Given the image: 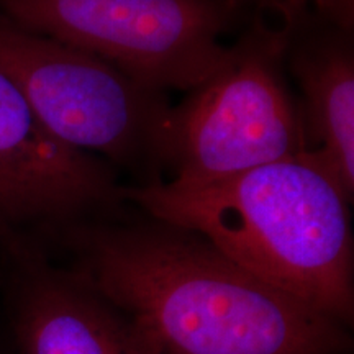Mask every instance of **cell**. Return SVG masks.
Instances as JSON below:
<instances>
[{
	"label": "cell",
	"instance_id": "obj_2",
	"mask_svg": "<svg viewBox=\"0 0 354 354\" xmlns=\"http://www.w3.org/2000/svg\"><path fill=\"white\" fill-rule=\"evenodd\" d=\"M120 196L201 234L274 289L353 325V201L317 153L212 183L128 184Z\"/></svg>",
	"mask_w": 354,
	"mask_h": 354
},
{
	"label": "cell",
	"instance_id": "obj_5",
	"mask_svg": "<svg viewBox=\"0 0 354 354\" xmlns=\"http://www.w3.org/2000/svg\"><path fill=\"white\" fill-rule=\"evenodd\" d=\"M30 32L99 56L154 91H192L232 56L220 0H0Z\"/></svg>",
	"mask_w": 354,
	"mask_h": 354
},
{
	"label": "cell",
	"instance_id": "obj_1",
	"mask_svg": "<svg viewBox=\"0 0 354 354\" xmlns=\"http://www.w3.org/2000/svg\"><path fill=\"white\" fill-rule=\"evenodd\" d=\"M46 251L130 318L154 354H348V326L274 289L201 234L131 203Z\"/></svg>",
	"mask_w": 354,
	"mask_h": 354
},
{
	"label": "cell",
	"instance_id": "obj_8",
	"mask_svg": "<svg viewBox=\"0 0 354 354\" xmlns=\"http://www.w3.org/2000/svg\"><path fill=\"white\" fill-rule=\"evenodd\" d=\"M286 30L284 66L299 87L310 151L354 197V30L312 15Z\"/></svg>",
	"mask_w": 354,
	"mask_h": 354
},
{
	"label": "cell",
	"instance_id": "obj_6",
	"mask_svg": "<svg viewBox=\"0 0 354 354\" xmlns=\"http://www.w3.org/2000/svg\"><path fill=\"white\" fill-rule=\"evenodd\" d=\"M118 171L56 138L0 73V228L48 241L125 205Z\"/></svg>",
	"mask_w": 354,
	"mask_h": 354
},
{
	"label": "cell",
	"instance_id": "obj_9",
	"mask_svg": "<svg viewBox=\"0 0 354 354\" xmlns=\"http://www.w3.org/2000/svg\"><path fill=\"white\" fill-rule=\"evenodd\" d=\"M234 20L268 21L276 19L277 26H290L317 15L343 28L354 30V0H220Z\"/></svg>",
	"mask_w": 354,
	"mask_h": 354
},
{
	"label": "cell",
	"instance_id": "obj_3",
	"mask_svg": "<svg viewBox=\"0 0 354 354\" xmlns=\"http://www.w3.org/2000/svg\"><path fill=\"white\" fill-rule=\"evenodd\" d=\"M284 48L282 26L248 21L227 63L171 107L162 138L167 180L212 183L310 151Z\"/></svg>",
	"mask_w": 354,
	"mask_h": 354
},
{
	"label": "cell",
	"instance_id": "obj_7",
	"mask_svg": "<svg viewBox=\"0 0 354 354\" xmlns=\"http://www.w3.org/2000/svg\"><path fill=\"white\" fill-rule=\"evenodd\" d=\"M0 290L19 354H154L125 313L28 234L0 228Z\"/></svg>",
	"mask_w": 354,
	"mask_h": 354
},
{
	"label": "cell",
	"instance_id": "obj_4",
	"mask_svg": "<svg viewBox=\"0 0 354 354\" xmlns=\"http://www.w3.org/2000/svg\"><path fill=\"white\" fill-rule=\"evenodd\" d=\"M0 73L56 138L117 171L159 183L167 94L99 56L30 32L0 13Z\"/></svg>",
	"mask_w": 354,
	"mask_h": 354
}]
</instances>
